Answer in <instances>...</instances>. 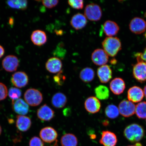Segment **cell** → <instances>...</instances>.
Listing matches in <instances>:
<instances>
[{
  "label": "cell",
  "instance_id": "1",
  "mask_svg": "<svg viewBox=\"0 0 146 146\" xmlns=\"http://www.w3.org/2000/svg\"><path fill=\"white\" fill-rule=\"evenodd\" d=\"M104 50L108 56L114 57L121 50V44L119 39L117 37H107L102 43Z\"/></svg>",
  "mask_w": 146,
  "mask_h": 146
},
{
  "label": "cell",
  "instance_id": "2",
  "mask_svg": "<svg viewBox=\"0 0 146 146\" xmlns=\"http://www.w3.org/2000/svg\"><path fill=\"white\" fill-rule=\"evenodd\" d=\"M124 134L129 141L137 142L143 138L144 131L141 126L135 123L132 124L125 128Z\"/></svg>",
  "mask_w": 146,
  "mask_h": 146
},
{
  "label": "cell",
  "instance_id": "3",
  "mask_svg": "<svg viewBox=\"0 0 146 146\" xmlns=\"http://www.w3.org/2000/svg\"><path fill=\"white\" fill-rule=\"evenodd\" d=\"M39 135L43 141L48 144H52V146H58V133L53 128L50 127L43 128L40 131Z\"/></svg>",
  "mask_w": 146,
  "mask_h": 146
},
{
  "label": "cell",
  "instance_id": "4",
  "mask_svg": "<svg viewBox=\"0 0 146 146\" xmlns=\"http://www.w3.org/2000/svg\"><path fill=\"white\" fill-rule=\"evenodd\" d=\"M24 98L27 104L33 107L39 105L43 100L42 93L39 90L34 88L29 89L25 91Z\"/></svg>",
  "mask_w": 146,
  "mask_h": 146
},
{
  "label": "cell",
  "instance_id": "5",
  "mask_svg": "<svg viewBox=\"0 0 146 146\" xmlns=\"http://www.w3.org/2000/svg\"><path fill=\"white\" fill-rule=\"evenodd\" d=\"M84 14L85 17L90 21H98L102 17V10L99 5L95 3H90L86 7Z\"/></svg>",
  "mask_w": 146,
  "mask_h": 146
},
{
  "label": "cell",
  "instance_id": "6",
  "mask_svg": "<svg viewBox=\"0 0 146 146\" xmlns=\"http://www.w3.org/2000/svg\"><path fill=\"white\" fill-rule=\"evenodd\" d=\"M137 60V63L133 66V76L138 81L145 82L146 81V62L139 59Z\"/></svg>",
  "mask_w": 146,
  "mask_h": 146
},
{
  "label": "cell",
  "instance_id": "7",
  "mask_svg": "<svg viewBox=\"0 0 146 146\" xmlns=\"http://www.w3.org/2000/svg\"><path fill=\"white\" fill-rule=\"evenodd\" d=\"M119 113L125 117H129L135 113L136 105L129 100H124L120 102L118 108Z\"/></svg>",
  "mask_w": 146,
  "mask_h": 146
},
{
  "label": "cell",
  "instance_id": "8",
  "mask_svg": "<svg viewBox=\"0 0 146 146\" xmlns=\"http://www.w3.org/2000/svg\"><path fill=\"white\" fill-rule=\"evenodd\" d=\"M11 82L15 86L18 88H22L28 84V76L24 72H18L12 75Z\"/></svg>",
  "mask_w": 146,
  "mask_h": 146
},
{
  "label": "cell",
  "instance_id": "9",
  "mask_svg": "<svg viewBox=\"0 0 146 146\" xmlns=\"http://www.w3.org/2000/svg\"><path fill=\"white\" fill-rule=\"evenodd\" d=\"M19 63V59L16 56L9 55L4 58L2 64L5 70L9 72H13L17 70Z\"/></svg>",
  "mask_w": 146,
  "mask_h": 146
},
{
  "label": "cell",
  "instance_id": "10",
  "mask_svg": "<svg viewBox=\"0 0 146 146\" xmlns=\"http://www.w3.org/2000/svg\"><path fill=\"white\" fill-rule=\"evenodd\" d=\"M131 31L136 34H140L145 31L146 29L145 21L139 17H135L131 20L129 25Z\"/></svg>",
  "mask_w": 146,
  "mask_h": 146
},
{
  "label": "cell",
  "instance_id": "11",
  "mask_svg": "<svg viewBox=\"0 0 146 146\" xmlns=\"http://www.w3.org/2000/svg\"><path fill=\"white\" fill-rule=\"evenodd\" d=\"M91 59L95 64L98 66L105 65L108 61L109 57L104 50L102 49H97L93 52Z\"/></svg>",
  "mask_w": 146,
  "mask_h": 146
},
{
  "label": "cell",
  "instance_id": "12",
  "mask_svg": "<svg viewBox=\"0 0 146 146\" xmlns=\"http://www.w3.org/2000/svg\"><path fill=\"white\" fill-rule=\"evenodd\" d=\"M84 106L88 112L95 114L99 112L101 105L99 100L96 97L90 96L85 100Z\"/></svg>",
  "mask_w": 146,
  "mask_h": 146
},
{
  "label": "cell",
  "instance_id": "13",
  "mask_svg": "<svg viewBox=\"0 0 146 146\" xmlns=\"http://www.w3.org/2000/svg\"><path fill=\"white\" fill-rule=\"evenodd\" d=\"M12 108L14 112L20 115H25L28 113L29 106L26 102L21 98L12 100Z\"/></svg>",
  "mask_w": 146,
  "mask_h": 146
},
{
  "label": "cell",
  "instance_id": "14",
  "mask_svg": "<svg viewBox=\"0 0 146 146\" xmlns=\"http://www.w3.org/2000/svg\"><path fill=\"white\" fill-rule=\"evenodd\" d=\"M99 142L104 146H115L117 139L113 133L109 131H103Z\"/></svg>",
  "mask_w": 146,
  "mask_h": 146
},
{
  "label": "cell",
  "instance_id": "15",
  "mask_svg": "<svg viewBox=\"0 0 146 146\" xmlns=\"http://www.w3.org/2000/svg\"><path fill=\"white\" fill-rule=\"evenodd\" d=\"M37 115L38 118L43 121H50L53 118L54 112L46 104L42 106L38 110Z\"/></svg>",
  "mask_w": 146,
  "mask_h": 146
},
{
  "label": "cell",
  "instance_id": "16",
  "mask_svg": "<svg viewBox=\"0 0 146 146\" xmlns=\"http://www.w3.org/2000/svg\"><path fill=\"white\" fill-rule=\"evenodd\" d=\"M144 96L143 91L138 86L131 87L128 91V98L129 101L133 103H136L141 101Z\"/></svg>",
  "mask_w": 146,
  "mask_h": 146
},
{
  "label": "cell",
  "instance_id": "17",
  "mask_svg": "<svg viewBox=\"0 0 146 146\" xmlns=\"http://www.w3.org/2000/svg\"><path fill=\"white\" fill-rule=\"evenodd\" d=\"M112 70L107 65L102 66L98 69V76L102 83H107L112 78Z\"/></svg>",
  "mask_w": 146,
  "mask_h": 146
},
{
  "label": "cell",
  "instance_id": "18",
  "mask_svg": "<svg viewBox=\"0 0 146 146\" xmlns=\"http://www.w3.org/2000/svg\"><path fill=\"white\" fill-rule=\"evenodd\" d=\"M46 68L49 72L56 74L60 72L62 67V61L59 58L52 57L49 59L45 65Z\"/></svg>",
  "mask_w": 146,
  "mask_h": 146
},
{
  "label": "cell",
  "instance_id": "19",
  "mask_svg": "<svg viewBox=\"0 0 146 146\" xmlns=\"http://www.w3.org/2000/svg\"><path fill=\"white\" fill-rule=\"evenodd\" d=\"M32 121L29 117L18 115L16 117V126L22 132H26L30 128Z\"/></svg>",
  "mask_w": 146,
  "mask_h": 146
},
{
  "label": "cell",
  "instance_id": "20",
  "mask_svg": "<svg viewBox=\"0 0 146 146\" xmlns=\"http://www.w3.org/2000/svg\"><path fill=\"white\" fill-rule=\"evenodd\" d=\"M87 23V18L84 15L80 13L75 14L72 16L70 21L71 25L76 30L83 29Z\"/></svg>",
  "mask_w": 146,
  "mask_h": 146
},
{
  "label": "cell",
  "instance_id": "21",
  "mask_svg": "<svg viewBox=\"0 0 146 146\" xmlns=\"http://www.w3.org/2000/svg\"><path fill=\"white\" fill-rule=\"evenodd\" d=\"M110 88L112 92L115 95H120L125 90V82L120 78H115L111 81Z\"/></svg>",
  "mask_w": 146,
  "mask_h": 146
},
{
  "label": "cell",
  "instance_id": "22",
  "mask_svg": "<svg viewBox=\"0 0 146 146\" xmlns=\"http://www.w3.org/2000/svg\"><path fill=\"white\" fill-rule=\"evenodd\" d=\"M103 29L106 35L108 37H111L116 35L118 33L119 27L115 22L107 21L104 24Z\"/></svg>",
  "mask_w": 146,
  "mask_h": 146
},
{
  "label": "cell",
  "instance_id": "23",
  "mask_svg": "<svg viewBox=\"0 0 146 146\" xmlns=\"http://www.w3.org/2000/svg\"><path fill=\"white\" fill-rule=\"evenodd\" d=\"M31 40L34 44L40 46L46 43L47 40L46 35L43 31L35 30L32 33Z\"/></svg>",
  "mask_w": 146,
  "mask_h": 146
},
{
  "label": "cell",
  "instance_id": "24",
  "mask_svg": "<svg viewBox=\"0 0 146 146\" xmlns=\"http://www.w3.org/2000/svg\"><path fill=\"white\" fill-rule=\"evenodd\" d=\"M66 96L61 92H58L52 96V105L55 108H63L66 105L67 102Z\"/></svg>",
  "mask_w": 146,
  "mask_h": 146
},
{
  "label": "cell",
  "instance_id": "25",
  "mask_svg": "<svg viewBox=\"0 0 146 146\" xmlns=\"http://www.w3.org/2000/svg\"><path fill=\"white\" fill-rule=\"evenodd\" d=\"M61 144L62 146H77L78 139L74 135L67 133L62 137Z\"/></svg>",
  "mask_w": 146,
  "mask_h": 146
},
{
  "label": "cell",
  "instance_id": "26",
  "mask_svg": "<svg viewBox=\"0 0 146 146\" xmlns=\"http://www.w3.org/2000/svg\"><path fill=\"white\" fill-rule=\"evenodd\" d=\"M95 76V72L92 68L86 67L82 69L80 74V78L85 83H89L92 81Z\"/></svg>",
  "mask_w": 146,
  "mask_h": 146
},
{
  "label": "cell",
  "instance_id": "27",
  "mask_svg": "<svg viewBox=\"0 0 146 146\" xmlns=\"http://www.w3.org/2000/svg\"><path fill=\"white\" fill-rule=\"evenodd\" d=\"M96 98L101 100H106L109 98L110 92L108 88L103 85H100L95 89Z\"/></svg>",
  "mask_w": 146,
  "mask_h": 146
},
{
  "label": "cell",
  "instance_id": "28",
  "mask_svg": "<svg viewBox=\"0 0 146 146\" xmlns=\"http://www.w3.org/2000/svg\"><path fill=\"white\" fill-rule=\"evenodd\" d=\"M6 3L12 8L25 10L27 8V1L25 0L9 1L6 2Z\"/></svg>",
  "mask_w": 146,
  "mask_h": 146
},
{
  "label": "cell",
  "instance_id": "29",
  "mask_svg": "<svg viewBox=\"0 0 146 146\" xmlns=\"http://www.w3.org/2000/svg\"><path fill=\"white\" fill-rule=\"evenodd\" d=\"M106 115L111 119H114L118 117L120 113L118 108L114 105L108 106L105 110Z\"/></svg>",
  "mask_w": 146,
  "mask_h": 146
},
{
  "label": "cell",
  "instance_id": "30",
  "mask_svg": "<svg viewBox=\"0 0 146 146\" xmlns=\"http://www.w3.org/2000/svg\"><path fill=\"white\" fill-rule=\"evenodd\" d=\"M135 113L139 118H146V102H140L136 106Z\"/></svg>",
  "mask_w": 146,
  "mask_h": 146
},
{
  "label": "cell",
  "instance_id": "31",
  "mask_svg": "<svg viewBox=\"0 0 146 146\" xmlns=\"http://www.w3.org/2000/svg\"><path fill=\"white\" fill-rule=\"evenodd\" d=\"M22 95L21 91L15 87H11L9 89L8 96L12 100L19 99Z\"/></svg>",
  "mask_w": 146,
  "mask_h": 146
},
{
  "label": "cell",
  "instance_id": "32",
  "mask_svg": "<svg viewBox=\"0 0 146 146\" xmlns=\"http://www.w3.org/2000/svg\"><path fill=\"white\" fill-rule=\"evenodd\" d=\"M69 4L73 8L81 9L84 6V1L83 0H70L68 1Z\"/></svg>",
  "mask_w": 146,
  "mask_h": 146
},
{
  "label": "cell",
  "instance_id": "33",
  "mask_svg": "<svg viewBox=\"0 0 146 146\" xmlns=\"http://www.w3.org/2000/svg\"><path fill=\"white\" fill-rule=\"evenodd\" d=\"M8 94V90L6 86L3 83H0V101L5 100Z\"/></svg>",
  "mask_w": 146,
  "mask_h": 146
},
{
  "label": "cell",
  "instance_id": "34",
  "mask_svg": "<svg viewBox=\"0 0 146 146\" xmlns=\"http://www.w3.org/2000/svg\"><path fill=\"white\" fill-rule=\"evenodd\" d=\"M44 144L41 139L34 136L31 139L29 142V146H44Z\"/></svg>",
  "mask_w": 146,
  "mask_h": 146
},
{
  "label": "cell",
  "instance_id": "35",
  "mask_svg": "<svg viewBox=\"0 0 146 146\" xmlns=\"http://www.w3.org/2000/svg\"><path fill=\"white\" fill-rule=\"evenodd\" d=\"M59 1L54 0H46L42 1V3L44 6L48 8H52L57 5Z\"/></svg>",
  "mask_w": 146,
  "mask_h": 146
},
{
  "label": "cell",
  "instance_id": "36",
  "mask_svg": "<svg viewBox=\"0 0 146 146\" xmlns=\"http://www.w3.org/2000/svg\"><path fill=\"white\" fill-rule=\"evenodd\" d=\"M54 81L59 85L62 84L66 79V77L62 74V72H60L56 76H54Z\"/></svg>",
  "mask_w": 146,
  "mask_h": 146
},
{
  "label": "cell",
  "instance_id": "37",
  "mask_svg": "<svg viewBox=\"0 0 146 146\" xmlns=\"http://www.w3.org/2000/svg\"><path fill=\"white\" fill-rule=\"evenodd\" d=\"M137 59L141 60L146 62V47L143 53H140L136 54Z\"/></svg>",
  "mask_w": 146,
  "mask_h": 146
},
{
  "label": "cell",
  "instance_id": "38",
  "mask_svg": "<svg viewBox=\"0 0 146 146\" xmlns=\"http://www.w3.org/2000/svg\"><path fill=\"white\" fill-rule=\"evenodd\" d=\"M5 54V50L4 48L0 45V58L3 56Z\"/></svg>",
  "mask_w": 146,
  "mask_h": 146
},
{
  "label": "cell",
  "instance_id": "39",
  "mask_svg": "<svg viewBox=\"0 0 146 146\" xmlns=\"http://www.w3.org/2000/svg\"><path fill=\"white\" fill-rule=\"evenodd\" d=\"M143 92L144 96H145L146 99V85L145 86V88H144Z\"/></svg>",
  "mask_w": 146,
  "mask_h": 146
},
{
  "label": "cell",
  "instance_id": "40",
  "mask_svg": "<svg viewBox=\"0 0 146 146\" xmlns=\"http://www.w3.org/2000/svg\"><path fill=\"white\" fill-rule=\"evenodd\" d=\"M135 145L136 146H142L141 144L139 143H137Z\"/></svg>",
  "mask_w": 146,
  "mask_h": 146
},
{
  "label": "cell",
  "instance_id": "41",
  "mask_svg": "<svg viewBox=\"0 0 146 146\" xmlns=\"http://www.w3.org/2000/svg\"><path fill=\"white\" fill-rule=\"evenodd\" d=\"M1 133H2V128H1V125H0V135H1Z\"/></svg>",
  "mask_w": 146,
  "mask_h": 146
},
{
  "label": "cell",
  "instance_id": "42",
  "mask_svg": "<svg viewBox=\"0 0 146 146\" xmlns=\"http://www.w3.org/2000/svg\"><path fill=\"white\" fill-rule=\"evenodd\" d=\"M136 146L135 145H129V146Z\"/></svg>",
  "mask_w": 146,
  "mask_h": 146
}]
</instances>
